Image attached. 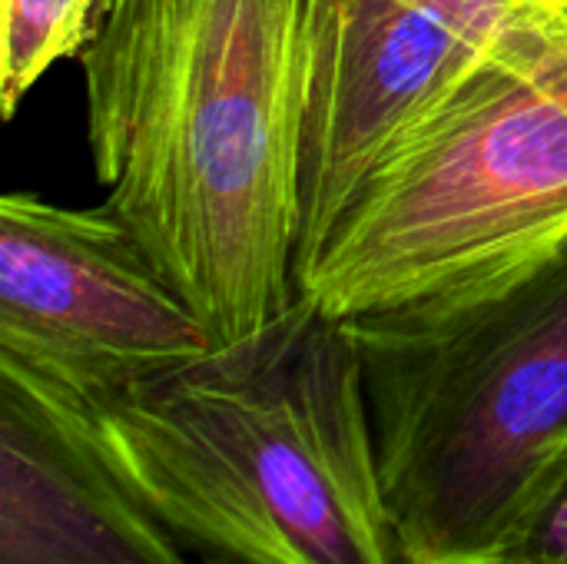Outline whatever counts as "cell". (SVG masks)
<instances>
[{"instance_id": "cell-1", "label": "cell", "mask_w": 567, "mask_h": 564, "mask_svg": "<svg viewBox=\"0 0 567 564\" xmlns=\"http://www.w3.org/2000/svg\"><path fill=\"white\" fill-rule=\"evenodd\" d=\"M106 206L216 349L296 299L309 0H110L86 50Z\"/></svg>"}, {"instance_id": "cell-2", "label": "cell", "mask_w": 567, "mask_h": 564, "mask_svg": "<svg viewBox=\"0 0 567 564\" xmlns=\"http://www.w3.org/2000/svg\"><path fill=\"white\" fill-rule=\"evenodd\" d=\"M63 402L203 564H405L359 352L306 296L243 346Z\"/></svg>"}, {"instance_id": "cell-3", "label": "cell", "mask_w": 567, "mask_h": 564, "mask_svg": "<svg viewBox=\"0 0 567 564\" xmlns=\"http://www.w3.org/2000/svg\"><path fill=\"white\" fill-rule=\"evenodd\" d=\"M405 564H488L567 442V239L342 319Z\"/></svg>"}, {"instance_id": "cell-4", "label": "cell", "mask_w": 567, "mask_h": 564, "mask_svg": "<svg viewBox=\"0 0 567 564\" xmlns=\"http://www.w3.org/2000/svg\"><path fill=\"white\" fill-rule=\"evenodd\" d=\"M567 239V23L492 50L339 219L299 296L346 319Z\"/></svg>"}, {"instance_id": "cell-5", "label": "cell", "mask_w": 567, "mask_h": 564, "mask_svg": "<svg viewBox=\"0 0 567 564\" xmlns=\"http://www.w3.org/2000/svg\"><path fill=\"white\" fill-rule=\"evenodd\" d=\"M209 352L196 309L106 203L0 199V372L96 399Z\"/></svg>"}, {"instance_id": "cell-6", "label": "cell", "mask_w": 567, "mask_h": 564, "mask_svg": "<svg viewBox=\"0 0 567 564\" xmlns=\"http://www.w3.org/2000/svg\"><path fill=\"white\" fill-rule=\"evenodd\" d=\"M498 47L419 0H309L296 279L392 153Z\"/></svg>"}, {"instance_id": "cell-7", "label": "cell", "mask_w": 567, "mask_h": 564, "mask_svg": "<svg viewBox=\"0 0 567 564\" xmlns=\"http://www.w3.org/2000/svg\"><path fill=\"white\" fill-rule=\"evenodd\" d=\"M193 558L110 469L70 402L0 372V564Z\"/></svg>"}, {"instance_id": "cell-8", "label": "cell", "mask_w": 567, "mask_h": 564, "mask_svg": "<svg viewBox=\"0 0 567 564\" xmlns=\"http://www.w3.org/2000/svg\"><path fill=\"white\" fill-rule=\"evenodd\" d=\"M110 0H0V106L10 120L40 76L93 40Z\"/></svg>"}, {"instance_id": "cell-9", "label": "cell", "mask_w": 567, "mask_h": 564, "mask_svg": "<svg viewBox=\"0 0 567 564\" xmlns=\"http://www.w3.org/2000/svg\"><path fill=\"white\" fill-rule=\"evenodd\" d=\"M488 564H567V442L538 475Z\"/></svg>"}, {"instance_id": "cell-10", "label": "cell", "mask_w": 567, "mask_h": 564, "mask_svg": "<svg viewBox=\"0 0 567 564\" xmlns=\"http://www.w3.org/2000/svg\"><path fill=\"white\" fill-rule=\"evenodd\" d=\"M455 23L468 27L488 43H512L535 33H548L567 23V7L561 0H419Z\"/></svg>"}, {"instance_id": "cell-11", "label": "cell", "mask_w": 567, "mask_h": 564, "mask_svg": "<svg viewBox=\"0 0 567 564\" xmlns=\"http://www.w3.org/2000/svg\"><path fill=\"white\" fill-rule=\"evenodd\" d=\"M561 3H565V7H567V0H561Z\"/></svg>"}]
</instances>
